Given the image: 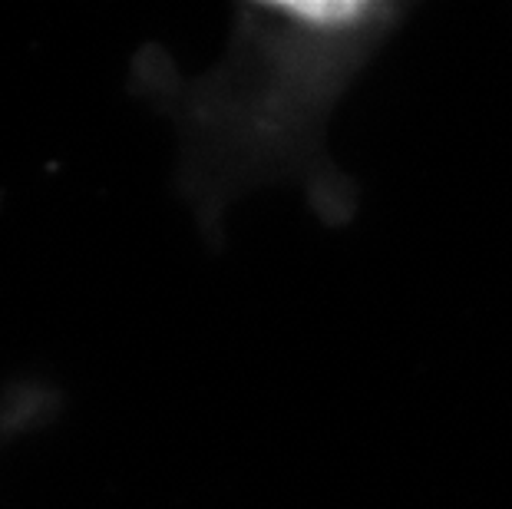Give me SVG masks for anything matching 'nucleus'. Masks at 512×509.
<instances>
[{
	"label": "nucleus",
	"mask_w": 512,
	"mask_h": 509,
	"mask_svg": "<svg viewBox=\"0 0 512 509\" xmlns=\"http://www.w3.org/2000/svg\"><path fill=\"white\" fill-rule=\"evenodd\" d=\"M407 20L397 0H242L209 70L185 73L152 40L133 53L126 90L176 129V192L212 252L235 202L265 186L301 189L328 229L357 219L361 186L328 126Z\"/></svg>",
	"instance_id": "f257e3e1"
}]
</instances>
